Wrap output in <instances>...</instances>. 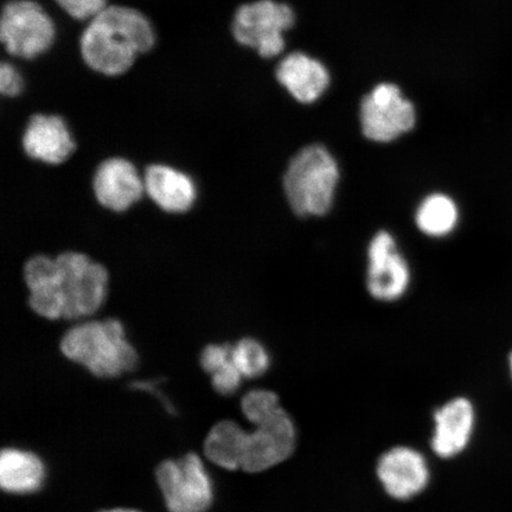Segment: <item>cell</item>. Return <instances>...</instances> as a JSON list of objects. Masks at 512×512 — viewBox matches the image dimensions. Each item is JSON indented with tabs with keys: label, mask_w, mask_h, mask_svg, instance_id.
Listing matches in <instances>:
<instances>
[{
	"label": "cell",
	"mask_w": 512,
	"mask_h": 512,
	"mask_svg": "<svg viewBox=\"0 0 512 512\" xmlns=\"http://www.w3.org/2000/svg\"><path fill=\"white\" fill-rule=\"evenodd\" d=\"M107 280L104 266L76 252L62 253L55 259L32 256L24 266L30 306L51 319L93 315L104 303Z\"/></svg>",
	"instance_id": "1"
},
{
	"label": "cell",
	"mask_w": 512,
	"mask_h": 512,
	"mask_svg": "<svg viewBox=\"0 0 512 512\" xmlns=\"http://www.w3.org/2000/svg\"><path fill=\"white\" fill-rule=\"evenodd\" d=\"M155 42V29L142 12L113 5L88 22L80 49L89 68L107 76H118L126 73L137 57L151 50Z\"/></svg>",
	"instance_id": "2"
},
{
	"label": "cell",
	"mask_w": 512,
	"mask_h": 512,
	"mask_svg": "<svg viewBox=\"0 0 512 512\" xmlns=\"http://www.w3.org/2000/svg\"><path fill=\"white\" fill-rule=\"evenodd\" d=\"M60 349L68 360L102 379L128 373L138 363L137 352L127 342L123 325L113 318L72 326L61 338Z\"/></svg>",
	"instance_id": "3"
},
{
	"label": "cell",
	"mask_w": 512,
	"mask_h": 512,
	"mask_svg": "<svg viewBox=\"0 0 512 512\" xmlns=\"http://www.w3.org/2000/svg\"><path fill=\"white\" fill-rule=\"evenodd\" d=\"M339 166L320 144L300 150L287 166L284 189L288 203L299 216L329 213L339 182Z\"/></svg>",
	"instance_id": "4"
},
{
	"label": "cell",
	"mask_w": 512,
	"mask_h": 512,
	"mask_svg": "<svg viewBox=\"0 0 512 512\" xmlns=\"http://www.w3.org/2000/svg\"><path fill=\"white\" fill-rule=\"evenodd\" d=\"M294 22L296 15L290 5L275 0H256L236 10L232 31L241 46L258 51L266 59H273L283 53L285 34Z\"/></svg>",
	"instance_id": "5"
},
{
	"label": "cell",
	"mask_w": 512,
	"mask_h": 512,
	"mask_svg": "<svg viewBox=\"0 0 512 512\" xmlns=\"http://www.w3.org/2000/svg\"><path fill=\"white\" fill-rule=\"evenodd\" d=\"M156 478L169 512H206L213 504V482L195 453L165 460L157 467Z\"/></svg>",
	"instance_id": "6"
},
{
	"label": "cell",
	"mask_w": 512,
	"mask_h": 512,
	"mask_svg": "<svg viewBox=\"0 0 512 512\" xmlns=\"http://www.w3.org/2000/svg\"><path fill=\"white\" fill-rule=\"evenodd\" d=\"M0 38L10 55L30 60L53 46L56 27L47 11L34 0H11L2 12Z\"/></svg>",
	"instance_id": "7"
},
{
	"label": "cell",
	"mask_w": 512,
	"mask_h": 512,
	"mask_svg": "<svg viewBox=\"0 0 512 512\" xmlns=\"http://www.w3.org/2000/svg\"><path fill=\"white\" fill-rule=\"evenodd\" d=\"M360 121L364 137L371 142L392 143L413 130L416 110L399 86L383 82L362 99Z\"/></svg>",
	"instance_id": "8"
},
{
	"label": "cell",
	"mask_w": 512,
	"mask_h": 512,
	"mask_svg": "<svg viewBox=\"0 0 512 512\" xmlns=\"http://www.w3.org/2000/svg\"><path fill=\"white\" fill-rule=\"evenodd\" d=\"M297 432L284 408L247 432L242 471L260 473L284 463L292 456Z\"/></svg>",
	"instance_id": "9"
},
{
	"label": "cell",
	"mask_w": 512,
	"mask_h": 512,
	"mask_svg": "<svg viewBox=\"0 0 512 512\" xmlns=\"http://www.w3.org/2000/svg\"><path fill=\"white\" fill-rule=\"evenodd\" d=\"M411 284L408 262L399 252L392 234L377 233L368 247L367 287L371 297L394 302Z\"/></svg>",
	"instance_id": "10"
},
{
	"label": "cell",
	"mask_w": 512,
	"mask_h": 512,
	"mask_svg": "<svg viewBox=\"0 0 512 512\" xmlns=\"http://www.w3.org/2000/svg\"><path fill=\"white\" fill-rule=\"evenodd\" d=\"M376 473L384 491L396 501H408L421 494L431 477L424 454L407 446L394 447L384 453Z\"/></svg>",
	"instance_id": "11"
},
{
	"label": "cell",
	"mask_w": 512,
	"mask_h": 512,
	"mask_svg": "<svg viewBox=\"0 0 512 512\" xmlns=\"http://www.w3.org/2000/svg\"><path fill=\"white\" fill-rule=\"evenodd\" d=\"M93 190L102 207L121 213L142 198L145 188L143 179L131 162L124 158H110L96 169Z\"/></svg>",
	"instance_id": "12"
},
{
	"label": "cell",
	"mask_w": 512,
	"mask_h": 512,
	"mask_svg": "<svg viewBox=\"0 0 512 512\" xmlns=\"http://www.w3.org/2000/svg\"><path fill=\"white\" fill-rule=\"evenodd\" d=\"M275 76L287 93L304 105L315 104L331 83L325 64L302 51L286 55L279 62Z\"/></svg>",
	"instance_id": "13"
},
{
	"label": "cell",
	"mask_w": 512,
	"mask_h": 512,
	"mask_svg": "<svg viewBox=\"0 0 512 512\" xmlns=\"http://www.w3.org/2000/svg\"><path fill=\"white\" fill-rule=\"evenodd\" d=\"M433 419V452L443 459L462 453L475 430L476 414L472 403L465 398L448 401L435 412Z\"/></svg>",
	"instance_id": "14"
},
{
	"label": "cell",
	"mask_w": 512,
	"mask_h": 512,
	"mask_svg": "<svg viewBox=\"0 0 512 512\" xmlns=\"http://www.w3.org/2000/svg\"><path fill=\"white\" fill-rule=\"evenodd\" d=\"M22 145L30 158L53 165L63 163L75 150L72 134L59 115H34L25 127Z\"/></svg>",
	"instance_id": "15"
},
{
	"label": "cell",
	"mask_w": 512,
	"mask_h": 512,
	"mask_svg": "<svg viewBox=\"0 0 512 512\" xmlns=\"http://www.w3.org/2000/svg\"><path fill=\"white\" fill-rule=\"evenodd\" d=\"M143 182L147 196L166 213L182 214L194 206L195 184L182 171L168 165L153 164L147 166Z\"/></svg>",
	"instance_id": "16"
},
{
	"label": "cell",
	"mask_w": 512,
	"mask_h": 512,
	"mask_svg": "<svg viewBox=\"0 0 512 512\" xmlns=\"http://www.w3.org/2000/svg\"><path fill=\"white\" fill-rule=\"evenodd\" d=\"M46 465L37 454L19 448H5L0 456V485L9 494L29 495L46 482Z\"/></svg>",
	"instance_id": "17"
},
{
	"label": "cell",
	"mask_w": 512,
	"mask_h": 512,
	"mask_svg": "<svg viewBox=\"0 0 512 512\" xmlns=\"http://www.w3.org/2000/svg\"><path fill=\"white\" fill-rule=\"evenodd\" d=\"M247 432L232 420H223L211 428L204 441V454L209 462L224 470L242 469Z\"/></svg>",
	"instance_id": "18"
},
{
	"label": "cell",
	"mask_w": 512,
	"mask_h": 512,
	"mask_svg": "<svg viewBox=\"0 0 512 512\" xmlns=\"http://www.w3.org/2000/svg\"><path fill=\"white\" fill-rule=\"evenodd\" d=\"M459 221L457 203L445 194H432L424 198L416 209V226L431 238H444L456 229Z\"/></svg>",
	"instance_id": "19"
},
{
	"label": "cell",
	"mask_w": 512,
	"mask_h": 512,
	"mask_svg": "<svg viewBox=\"0 0 512 512\" xmlns=\"http://www.w3.org/2000/svg\"><path fill=\"white\" fill-rule=\"evenodd\" d=\"M233 360L246 379H256L264 375L271 363L264 345L253 338H243L233 345Z\"/></svg>",
	"instance_id": "20"
},
{
	"label": "cell",
	"mask_w": 512,
	"mask_h": 512,
	"mask_svg": "<svg viewBox=\"0 0 512 512\" xmlns=\"http://www.w3.org/2000/svg\"><path fill=\"white\" fill-rule=\"evenodd\" d=\"M278 395L266 389H255L243 396L241 411L253 426L261 424L279 411Z\"/></svg>",
	"instance_id": "21"
},
{
	"label": "cell",
	"mask_w": 512,
	"mask_h": 512,
	"mask_svg": "<svg viewBox=\"0 0 512 512\" xmlns=\"http://www.w3.org/2000/svg\"><path fill=\"white\" fill-rule=\"evenodd\" d=\"M63 11L79 21H91L107 8V0H55Z\"/></svg>",
	"instance_id": "22"
},
{
	"label": "cell",
	"mask_w": 512,
	"mask_h": 512,
	"mask_svg": "<svg viewBox=\"0 0 512 512\" xmlns=\"http://www.w3.org/2000/svg\"><path fill=\"white\" fill-rule=\"evenodd\" d=\"M210 376L214 389L223 396L233 395L238 392L243 379L238 367L235 366L233 358L226 366H223Z\"/></svg>",
	"instance_id": "23"
},
{
	"label": "cell",
	"mask_w": 512,
	"mask_h": 512,
	"mask_svg": "<svg viewBox=\"0 0 512 512\" xmlns=\"http://www.w3.org/2000/svg\"><path fill=\"white\" fill-rule=\"evenodd\" d=\"M233 358V345L230 344H209L201 352L200 363L206 373L213 375L215 371Z\"/></svg>",
	"instance_id": "24"
},
{
	"label": "cell",
	"mask_w": 512,
	"mask_h": 512,
	"mask_svg": "<svg viewBox=\"0 0 512 512\" xmlns=\"http://www.w3.org/2000/svg\"><path fill=\"white\" fill-rule=\"evenodd\" d=\"M24 80L21 73L10 63H3L0 68V92L5 96H18L23 92Z\"/></svg>",
	"instance_id": "25"
},
{
	"label": "cell",
	"mask_w": 512,
	"mask_h": 512,
	"mask_svg": "<svg viewBox=\"0 0 512 512\" xmlns=\"http://www.w3.org/2000/svg\"><path fill=\"white\" fill-rule=\"evenodd\" d=\"M100 512H140V511L133 510V509L118 508V509L104 510V511H100Z\"/></svg>",
	"instance_id": "26"
},
{
	"label": "cell",
	"mask_w": 512,
	"mask_h": 512,
	"mask_svg": "<svg viewBox=\"0 0 512 512\" xmlns=\"http://www.w3.org/2000/svg\"><path fill=\"white\" fill-rule=\"evenodd\" d=\"M510 369H511V374H512V354L510 356Z\"/></svg>",
	"instance_id": "27"
}]
</instances>
